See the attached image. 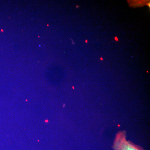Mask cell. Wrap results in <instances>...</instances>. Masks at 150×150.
I'll use <instances>...</instances> for the list:
<instances>
[{
	"instance_id": "cell-3",
	"label": "cell",
	"mask_w": 150,
	"mask_h": 150,
	"mask_svg": "<svg viewBox=\"0 0 150 150\" xmlns=\"http://www.w3.org/2000/svg\"><path fill=\"white\" fill-rule=\"evenodd\" d=\"M100 59H101V60H103L102 58H100Z\"/></svg>"
},
{
	"instance_id": "cell-2",
	"label": "cell",
	"mask_w": 150,
	"mask_h": 150,
	"mask_svg": "<svg viewBox=\"0 0 150 150\" xmlns=\"http://www.w3.org/2000/svg\"><path fill=\"white\" fill-rule=\"evenodd\" d=\"M86 43H88V40H86Z\"/></svg>"
},
{
	"instance_id": "cell-1",
	"label": "cell",
	"mask_w": 150,
	"mask_h": 150,
	"mask_svg": "<svg viewBox=\"0 0 150 150\" xmlns=\"http://www.w3.org/2000/svg\"><path fill=\"white\" fill-rule=\"evenodd\" d=\"M115 40H117V41H118V39H117V38L116 37H115Z\"/></svg>"
}]
</instances>
